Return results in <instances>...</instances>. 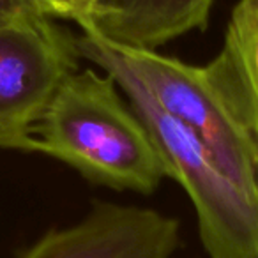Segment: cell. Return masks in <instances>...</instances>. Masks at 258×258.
Instances as JSON below:
<instances>
[{
    "mask_svg": "<svg viewBox=\"0 0 258 258\" xmlns=\"http://www.w3.org/2000/svg\"><path fill=\"white\" fill-rule=\"evenodd\" d=\"M32 152L117 191L151 195L166 179L144 120L101 69H76L64 80L34 129Z\"/></svg>",
    "mask_w": 258,
    "mask_h": 258,
    "instance_id": "6da1fadb",
    "label": "cell"
},
{
    "mask_svg": "<svg viewBox=\"0 0 258 258\" xmlns=\"http://www.w3.org/2000/svg\"><path fill=\"white\" fill-rule=\"evenodd\" d=\"M75 39L80 57L101 71L117 68L133 76L166 115L204 140L240 186L258 191L256 145L211 64L193 66L158 50L124 46L87 29Z\"/></svg>",
    "mask_w": 258,
    "mask_h": 258,
    "instance_id": "7a4b0ae2",
    "label": "cell"
},
{
    "mask_svg": "<svg viewBox=\"0 0 258 258\" xmlns=\"http://www.w3.org/2000/svg\"><path fill=\"white\" fill-rule=\"evenodd\" d=\"M103 73L113 76L144 120L166 166V177L179 182L189 197L209 258H258V191L240 186L204 140L166 115L133 76L117 68Z\"/></svg>",
    "mask_w": 258,
    "mask_h": 258,
    "instance_id": "3957f363",
    "label": "cell"
},
{
    "mask_svg": "<svg viewBox=\"0 0 258 258\" xmlns=\"http://www.w3.org/2000/svg\"><path fill=\"white\" fill-rule=\"evenodd\" d=\"M75 37L43 13L0 25V149L32 152L37 122L78 69Z\"/></svg>",
    "mask_w": 258,
    "mask_h": 258,
    "instance_id": "277c9868",
    "label": "cell"
},
{
    "mask_svg": "<svg viewBox=\"0 0 258 258\" xmlns=\"http://www.w3.org/2000/svg\"><path fill=\"white\" fill-rule=\"evenodd\" d=\"M179 240V221L165 212L96 204L82 221L46 232L20 258H172Z\"/></svg>",
    "mask_w": 258,
    "mask_h": 258,
    "instance_id": "5b68a950",
    "label": "cell"
},
{
    "mask_svg": "<svg viewBox=\"0 0 258 258\" xmlns=\"http://www.w3.org/2000/svg\"><path fill=\"white\" fill-rule=\"evenodd\" d=\"M214 0H99L78 29L133 48L158 50L207 29Z\"/></svg>",
    "mask_w": 258,
    "mask_h": 258,
    "instance_id": "8992f818",
    "label": "cell"
},
{
    "mask_svg": "<svg viewBox=\"0 0 258 258\" xmlns=\"http://www.w3.org/2000/svg\"><path fill=\"white\" fill-rule=\"evenodd\" d=\"M211 68L249 127L258 151V0H239Z\"/></svg>",
    "mask_w": 258,
    "mask_h": 258,
    "instance_id": "52a82bcc",
    "label": "cell"
},
{
    "mask_svg": "<svg viewBox=\"0 0 258 258\" xmlns=\"http://www.w3.org/2000/svg\"><path fill=\"white\" fill-rule=\"evenodd\" d=\"M97 2L99 0H55V4L60 11V20H71L76 25L90 15Z\"/></svg>",
    "mask_w": 258,
    "mask_h": 258,
    "instance_id": "ba28073f",
    "label": "cell"
},
{
    "mask_svg": "<svg viewBox=\"0 0 258 258\" xmlns=\"http://www.w3.org/2000/svg\"><path fill=\"white\" fill-rule=\"evenodd\" d=\"M30 13H41L30 0H0V25Z\"/></svg>",
    "mask_w": 258,
    "mask_h": 258,
    "instance_id": "9c48e42d",
    "label": "cell"
},
{
    "mask_svg": "<svg viewBox=\"0 0 258 258\" xmlns=\"http://www.w3.org/2000/svg\"><path fill=\"white\" fill-rule=\"evenodd\" d=\"M30 2H32L43 15L50 16V18H55V20H60V11H58L55 0H30Z\"/></svg>",
    "mask_w": 258,
    "mask_h": 258,
    "instance_id": "30bf717a",
    "label": "cell"
}]
</instances>
